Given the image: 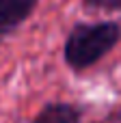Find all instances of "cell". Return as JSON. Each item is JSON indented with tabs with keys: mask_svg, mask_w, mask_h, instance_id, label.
Masks as SVG:
<instances>
[{
	"mask_svg": "<svg viewBox=\"0 0 121 123\" xmlns=\"http://www.w3.org/2000/svg\"><path fill=\"white\" fill-rule=\"evenodd\" d=\"M121 39V28L115 22L78 24L65 41V61L71 69H87L104 58Z\"/></svg>",
	"mask_w": 121,
	"mask_h": 123,
	"instance_id": "obj_1",
	"label": "cell"
},
{
	"mask_svg": "<svg viewBox=\"0 0 121 123\" xmlns=\"http://www.w3.org/2000/svg\"><path fill=\"white\" fill-rule=\"evenodd\" d=\"M37 0H0V35L13 32L28 19Z\"/></svg>",
	"mask_w": 121,
	"mask_h": 123,
	"instance_id": "obj_2",
	"label": "cell"
},
{
	"mask_svg": "<svg viewBox=\"0 0 121 123\" xmlns=\"http://www.w3.org/2000/svg\"><path fill=\"white\" fill-rule=\"evenodd\" d=\"M32 123H80V110L71 104H50Z\"/></svg>",
	"mask_w": 121,
	"mask_h": 123,
	"instance_id": "obj_3",
	"label": "cell"
},
{
	"mask_svg": "<svg viewBox=\"0 0 121 123\" xmlns=\"http://www.w3.org/2000/svg\"><path fill=\"white\" fill-rule=\"evenodd\" d=\"M84 4L97 11H121V0H84Z\"/></svg>",
	"mask_w": 121,
	"mask_h": 123,
	"instance_id": "obj_4",
	"label": "cell"
},
{
	"mask_svg": "<svg viewBox=\"0 0 121 123\" xmlns=\"http://www.w3.org/2000/svg\"><path fill=\"white\" fill-rule=\"evenodd\" d=\"M110 121H113V123H121V106L117 108V110H115V112H113V117H110Z\"/></svg>",
	"mask_w": 121,
	"mask_h": 123,
	"instance_id": "obj_5",
	"label": "cell"
}]
</instances>
